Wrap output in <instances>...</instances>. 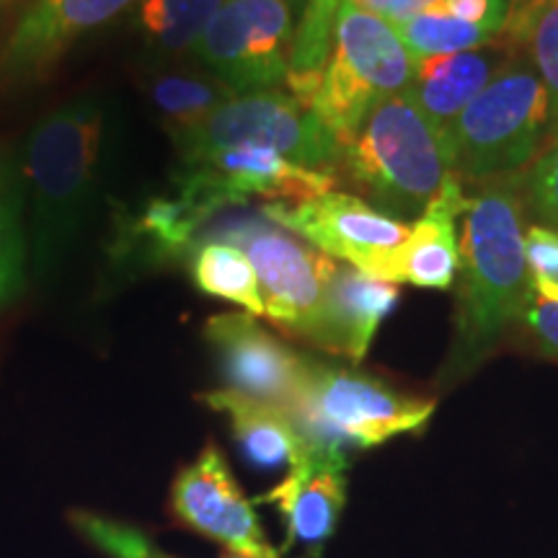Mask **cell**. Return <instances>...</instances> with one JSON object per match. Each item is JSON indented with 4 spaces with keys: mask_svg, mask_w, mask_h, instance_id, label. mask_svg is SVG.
I'll list each match as a JSON object with an SVG mask.
<instances>
[{
    "mask_svg": "<svg viewBox=\"0 0 558 558\" xmlns=\"http://www.w3.org/2000/svg\"><path fill=\"white\" fill-rule=\"evenodd\" d=\"M120 114L104 94H83L41 117L21 153L29 207V262L45 277L60 267L101 197L120 137Z\"/></svg>",
    "mask_w": 558,
    "mask_h": 558,
    "instance_id": "cell-1",
    "label": "cell"
},
{
    "mask_svg": "<svg viewBox=\"0 0 558 558\" xmlns=\"http://www.w3.org/2000/svg\"><path fill=\"white\" fill-rule=\"evenodd\" d=\"M460 241L452 369L478 365L533 300L518 177L484 181L469 197Z\"/></svg>",
    "mask_w": 558,
    "mask_h": 558,
    "instance_id": "cell-2",
    "label": "cell"
},
{
    "mask_svg": "<svg viewBox=\"0 0 558 558\" xmlns=\"http://www.w3.org/2000/svg\"><path fill=\"white\" fill-rule=\"evenodd\" d=\"M341 166L375 209L401 222L418 218L452 173L442 130L407 94L369 111Z\"/></svg>",
    "mask_w": 558,
    "mask_h": 558,
    "instance_id": "cell-3",
    "label": "cell"
},
{
    "mask_svg": "<svg viewBox=\"0 0 558 558\" xmlns=\"http://www.w3.org/2000/svg\"><path fill=\"white\" fill-rule=\"evenodd\" d=\"M442 137L460 184L514 179L533 163L548 137V99L538 70L520 47L497 78L442 130Z\"/></svg>",
    "mask_w": 558,
    "mask_h": 558,
    "instance_id": "cell-4",
    "label": "cell"
},
{
    "mask_svg": "<svg viewBox=\"0 0 558 558\" xmlns=\"http://www.w3.org/2000/svg\"><path fill=\"white\" fill-rule=\"evenodd\" d=\"M414 75L416 60L393 26L344 0L333 24L329 60L308 107L347 150L369 111L390 96L407 94Z\"/></svg>",
    "mask_w": 558,
    "mask_h": 558,
    "instance_id": "cell-5",
    "label": "cell"
},
{
    "mask_svg": "<svg viewBox=\"0 0 558 558\" xmlns=\"http://www.w3.org/2000/svg\"><path fill=\"white\" fill-rule=\"evenodd\" d=\"M435 401L401 393L360 369L308 360L295 424L308 442L326 448H375L427 427Z\"/></svg>",
    "mask_w": 558,
    "mask_h": 558,
    "instance_id": "cell-6",
    "label": "cell"
},
{
    "mask_svg": "<svg viewBox=\"0 0 558 558\" xmlns=\"http://www.w3.org/2000/svg\"><path fill=\"white\" fill-rule=\"evenodd\" d=\"M171 140L181 163L241 145L275 150L292 163L316 171L341 166L344 158V148L326 124L282 88L233 96L197 128L177 132Z\"/></svg>",
    "mask_w": 558,
    "mask_h": 558,
    "instance_id": "cell-7",
    "label": "cell"
},
{
    "mask_svg": "<svg viewBox=\"0 0 558 558\" xmlns=\"http://www.w3.org/2000/svg\"><path fill=\"white\" fill-rule=\"evenodd\" d=\"M220 241L241 248L254 267L264 316L316 344L324 326L326 284L337 262L271 220L230 226L220 230Z\"/></svg>",
    "mask_w": 558,
    "mask_h": 558,
    "instance_id": "cell-8",
    "label": "cell"
},
{
    "mask_svg": "<svg viewBox=\"0 0 558 558\" xmlns=\"http://www.w3.org/2000/svg\"><path fill=\"white\" fill-rule=\"evenodd\" d=\"M264 215L313 248L324 251L333 262L401 284V262L411 228L365 199L326 192L295 205L271 202L264 207Z\"/></svg>",
    "mask_w": 558,
    "mask_h": 558,
    "instance_id": "cell-9",
    "label": "cell"
},
{
    "mask_svg": "<svg viewBox=\"0 0 558 558\" xmlns=\"http://www.w3.org/2000/svg\"><path fill=\"white\" fill-rule=\"evenodd\" d=\"M290 0H222L194 58L233 94L284 88L290 75Z\"/></svg>",
    "mask_w": 558,
    "mask_h": 558,
    "instance_id": "cell-10",
    "label": "cell"
},
{
    "mask_svg": "<svg viewBox=\"0 0 558 558\" xmlns=\"http://www.w3.org/2000/svg\"><path fill=\"white\" fill-rule=\"evenodd\" d=\"M230 390L295 416L308 378V357L269 333L251 313H222L205 324Z\"/></svg>",
    "mask_w": 558,
    "mask_h": 558,
    "instance_id": "cell-11",
    "label": "cell"
},
{
    "mask_svg": "<svg viewBox=\"0 0 558 558\" xmlns=\"http://www.w3.org/2000/svg\"><path fill=\"white\" fill-rule=\"evenodd\" d=\"M171 514L179 525L220 543L230 554L279 558L277 548L264 535L254 505L241 492L215 445H207L173 481Z\"/></svg>",
    "mask_w": 558,
    "mask_h": 558,
    "instance_id": "cell-12",
    "label": "cell"
},
{
    "mask_svg": "<svg viewBox=\"0 0 558 558\" xmlns=\"http://www.w3.org/2000/svg\"><path fill=\"white\" fill-rule=\"evenodd\" d=\"M135 3L137 0H34L0 50V78L9 83L41 78L75 41L122 16Z\"/></svg>",
    "mask_w": 558,
    "mask_h": 558,
    "instance_id": "cell-13",
    "label": "cell"
},
{
    "mask_svg": "<svg viewBox=\"0 0 558 558\" xmlns=\"http://www.w3.org/2000/svg\"><path fill=\"white\" fill-rule=\"evenodd\" d=\"M184 169L218 194L226 205H241L251 197L295 205L333 192L337 181V173L305 169L275 150L254 148V145L207 153L186 160Z\"/></svg>",
    "mask_w": 558,
    "mask_h": 558,
    "instance_id": "cell-14",
    "label": "cell"
},
{
    "mask_svg": "<svg viewBox=\"0 0 558 558\" xmlns=\"http://www.w3.org/2000/svg\"><path fill=\"white\" fill-rule=\"evenodd\" d=\"M259 501L279 509L288 527V546H303L308 556H318L347 501L344 450L311 442L305 456L290 465L288 478Z\"/></svg>",
    "mask_w": 558,
    "mask_h": 558,
    "instance_id": "cell-15",
    "label": "cell"
},
{
    "mask_svg": "<svg viewBox=\"0 0 558 558\" xmlns=\"http://www.w3.org/2000/svg\"><path fill=\"white\" fill-rule=\"evenodd\" d=\"M228 207L218 194L184 169L171 197L145 202L143 209L120 222L122 262H163L194 248V233L205 220Z\"/></svg>",
    "mask_w": 558,
    "mask_h": 558,
    "instance_id": "cell-16",
    "label": "cell"
},
{
    "mask_svg": "<svg viewBox=\"0 0 558 558\" xmlns=\"http://www.w3.org/2000/svg\"><path fill=\"white\" fill-rule=\"evenodd\" d=\"M514 52L518 45L501 32L497 39L476 50L416 60V75L407 96L435 128H450L460 111L497 78Z\"/></svg>",
    "mask_w": 558,
    "mask_h": 558,
    "instance_id": "cell-17",
    "label": "cell"
},
{
    "mask_svg": "<svg viewBox=\"0 0 558 558\" xmlns=\"http://www.w3.org/2000/svg\"><path fill=\"white\" fill-rule=\"evenodd\" d=\"M396 303H399V284L337 262L326 284L324 326L316 347L362 362L383 318L396 308Z\"/></svg>",
    "mask_w": 558,
    "mask_h": 558,
    "instance_id": "cell-18",
    "label": "cell"
},
{
    "mask_svg": "<svg viewBox=\"0 0 558 558\" xmlns=\"http://www.w3.org/2000/svg\"><path fill=\"white\" fill-rule=\"evenodd\" d=\"M469 207L463 184L452 177L418 215L411 228L401 262V282L424 290H450L460 269V241L456 220Z\"/></svg>",
    "mask_w": 558,
    "mask_h": 558,
    "instance_id": "cell-19",
    "label": "cell"
},
{
    "mask_svg": "<svg viewBox=\"0 0 558 558\" xmlns=\"http://www.w3.org/2000/svg\"><path fill=\"white\" fill-rule=\"evenodd\" d=\"M199 401L230 418L235 442L241 445L243 456L256 469L295 465L308 450L311 442L288 411L248 399L230 388L209 390L199 396Z\"/></svg>",
    "mask_w": 558,
    "mask_h": 558,
    "instance_id": "cell-20",
    "label": "cell"
},
{
    "mask_svg": "<svg viewBox=\"0 0 558 558\" xmlns=\"http://www.w3.org/2000/svg\"><path fill=\"white\" fill-rule=\"evenodd\" d=\"M222 0H137L130 9V26L143 45L148 65L171 68L197 50L202 32Z\"/></svg>",
    "mask_w": 558,
    "mask_h": 558,
    "instance_id": "cell-21",
    "label": "cell"
},
{
    "mask_svg": "<svg viewBox=\"0 0 558 558\" xmlns=\"http://www.w3.org/2000/svg\"><path fill=\"white\" fill-rule=\"evenodd\" d=\"M145 88L153 107L163 117L169 135L197 128L215 109L239 96L209 70H181L173 65L153 70Z\"/></svg>",
    "mask_w": 558,
    "mask_h": 558,
    "instance_id": "cell-22",
    "label": "cell"
},
{
    "mask_svg": "<svg viewBox=\"0 0 558 558\" xmlns=\"http://www.w3.org/2000/svg\"><path fill=\"white\" fill-rule=\"evenodd\" d=\"M507 37L538 70L548 99V137H558V0H522L507 21Z\"/></svg>",
    "mask_w": 558,
    "mask_h": 558,
    "instance_id": "cell-23",
    "label": "cell"
},
{
    "mask_svg": "<svg viewBox=\"0 0 558 558\" xmlns=\"http://www.w3.org/2000/svg\"><path fill=\"white\" fill-rule=\"evenodd\" d=\"M190 271L202 292L241 305L251 316H264L259 279L246 254L233 243L220 239L197 243L192 248Z\"/></svg>",
    "mask_w": 558,
    "mask_h": 558,
    "instance_id": "cell-24",
    "label": "cell"
},
{
    "mask_svg": "<svg viewBox=\"0 0 558 558\" xmlns=\"http://www.w3.org/2000/svg\"><path fill=\"white\" fill-rule=\"evenodd\" d=\"M344 0H308L290 52V75L284 90L308 107L313 90L331 52L333 24ZM311 109V107H308Z\"/></svg>",
    "mask_w": 558,
    "mask_h": 558,
    "instance_id": "cell-25",
    "label": "cell"
},
{
    "mask_svg": "<svg viewBox=\"0 0 558 558\" xmlns=\"http://www.w3.org/2000/svg\"><path fill=\"white\" fill-rule=\"evenodd\" d=\"M393 32L407 45L414 60L424 58H445V54H458L484 47L497 37L488 34L481 26L465 24V21L450 19L445 13L422 9L411 16L393 21Z\"/></svg>",
    "mask_w": 558,
    "mask_h": 558,
    "instance_id": "cell-26",
    "label": "cell"
},
{
    "mask_svg": "<svg viewBox=\"0 0 558 558\" xmlns=\"http://www.w3.org/2000/svg\"><path fill=\"white\" fill-rule=\"evenodd\" d=\"M70 520L83 538L94 543L109 558H173L166 550H160L143 530L132 527L128 522L94 512H75Z\"/></svg>",
    "mask_w": 558,
    "mask_h": 558,
    "instance_id": "cell-27",
    "label": "cell"
},
{
    "mask_svg": "<svg viewBox=\"0 0 558 558\" xmlns=\"http://www.w3.org/2000/svg\"><path fill=\"white\" fill-rule=\"evenodd\" d=\"M518 192L535 218L558 230V137L543 145L533 163L520 173Z\"/></svg>",
    "mask_w": 558,
    "mask_h": 558,
    "instance_id": "cell-28",
    "label": "cell"
},
{
    "mask_svg": "<svg viewBox=\"0 0 558 558\" xmlns=\"http://www.w3.org/2000/svg\"><path fill=\"white\" fill-rule=\"evenodd\" d=\"M525 256L535 295L558 303V230L530 226L525 230Z\"/></svg>",
    "mask_w": 558,
    "mask_h": 558,
    "instance_id": "cell-29",
    "label": "cell"
},
{
    "mask_svg": "<svg viewBox=\"0 0 558 558\" xmlns=\"http://www.w3.org/2000/svg\"><path fill=\"white\" fill-rule=\"evenodd\" d=\"M424 9L481 26V29L499 37L507 29L509 16H512L514 0H432Z\"/></svg>",
    "mask_w": 558,
    "mask_h": 558,
    "instance_id": "cell-30",
    "label": "cell"
},
{
    "mask_svg": "<svg viewBox=\"0 0 558 558\" xmlns=\"http://www.w3.org/2000/svg\"><path fill=\"white\" fill-rule=\"evenodd\" d=\"M24 209L26 192L21 163L0 148V235L26 233Z\"/></svg>",
    "mask_w": 558,
    "mask_h": 558,
    "instance_id": "cell-31",
    "label": "cell"
},
{
    "mask_svg": "<svg viewBox=\"0 0 558 558\" xmlns=\"http://www.w3.org/2000/svg\"><path fill=\"white\" fill-rule=\"evenodd\" d=\"M29 262L26 233L0 235V303L16 295L24 282V269Z\"/></svg>",
    "mask_w": 558,
    "mask_h": 558,
    "instance_id": "cell-32",
    "label": "cell"
},
{
    "mask_svg": "<svg viewBox=\"0 0 558 558\" xmlns=\"http://www.w3.org/2000/svg\"><path fill=\"white\" fill-rule=\"evenodd\" d=\"M522 324L527 326V331L533 333L543 352L558 360V303H548V300L533 295L525 313H522Z\"/></svg>",
    "mask_w": 558,
    "mask_h": 558,
    "instance_id": "cell-33",
    "label": "cell"
},
{
    "mask_svg": "<svg viewBox=\"0 0 558 558\" xmlns=\"http://www.w3.org/2000/svg\"><path fill=\"white\" fill-rule=\"evenodd\" d=\"M427 3H432V0H386V9H383L380 19H386L388 24H393V21H401L411 16V13L422 11Z\"/></svg>",
    "mask_w": 558,
    "mask_h": 558,
    "instance_id": "cell-34",
    "label": "cell"
},
{
    "mask_svg": "<svg viewBox=\"0 0 558 558\" xmlns=\"http://www.w3.org/2000/svg\"><path fill=\"white\" fill-rule=\"evenodd\" d=\"M349 3L360 5V9H365L369 13H383V9H386V0H349Z\"/></svg>",
    "mask_w": 558,
    "mask_h": 558,
    "instance_id": "cell-35",
    "label": "cell"
},
{
    "mask_svg": "<svg viewBox=\"0 0 558 558\" xmlns=\"http://www.w3.org/2000/svg\"><path fill=\"white\" fill-rule=\"evenodd\" d=\"M220 558H248V556H241V554H230V550H226Z\"/></svg>",
    "mask_w": 558,
    "mask_h": 558,
    "instance_id": "cell-36",
    "label": "cell"
},
{
    "mask_svg": "<svg viewBox=\"0 0 558 558\" xmlns=\"http://www.w3.org/2000/svg\"><path fill=\"white\" fill-rule=\"evenodd\" d=\"M9 3H16V0H0V9H3V5H9Z\"/></svg>",
    "mask_w": 558,
    "mask_h": 558,
    "instance_id": "cell-37",
    "label": "cell"
},
{
    "mask_svg": "<svg viewBox=\"0 0 558 558\" xmlns=\"http://www.w3.org/2000/svg\"><path fill=\"white\" fill-rule=\"evenodd\" d=\"M518 3H522V0H514V5H518Z\"/></svg>",
    "mask_w": 558,
    "mask_h": 558,
    "instance_id": "cell-38",
    "label": "cell"
}]
</instances>
